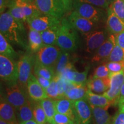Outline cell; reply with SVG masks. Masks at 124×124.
<instances>
[{"mask_svg": "<svg viewBox=\"0 0 124 124\" xmlns=\"http://www.w3.org/2000/svg\"><path fill=\"white\" fill-rule=\"evenodd\" d=\"M88 90L87 82L83 84H75L67 81V88L65 98L74 102L85 99Z\"/></svg>", "mask_w": 124, "mask_h": 124, "instance_id": "obj_17", "label": "cell"}, {"mask_svg": "<svg viewBox=\"0 0 124 124\" xmlns=\"http://www.w3.org/2000/svg\"><path fill=\"white\" fill-rule=\"evenodd\" d=\"M28 46L30 50L33 52H37L43 46H44L41 33L38 31L29 28L28 32Z\"/></svg>", "mask_w": 124, "mask_h": 124, "instance_id": "obj_24", "label": "cell"}, {"mask_svg": "<svg viewBox=\"0 0 124 124\" xmlns=\"http://www.w3.org/2000/svg\"><path fill=\"white\" fill-rule=\"evenodd\" d=\"M70 62V54L69 52L62 51L60 56L55 67L56 75H60L62 73L66 67L69 65Z\"/></svg>", "mask_w": 124, "mask_h": 124, "instance_id": "obj_32", "label": "cell"}, {"mask_svg": "<svg viewBox=\"0 0 124 124\" xmlns=\"http://www.w3.org/2000/svg\"><path fill=\"white\" fill-rule=\"evenodd\" d=\"M77 1L89 3L103 9H108L110 4L106 0H77Z\"/></svg>", "mask_w": 124, "mask_h": 124, "instance_id": "obj_39", "label": "cell"}, {"mask_svg": "<svg viewBox=\"0 0 124 124\" xmlns=\"http://www.w3.org/2000/svg\"><path fill=\"white\" fill-rule=\"evenodd\" d=\"M9 13L15 19L21 22L42 15L35 3H30L24 0H13L9 6Z\"/></svg>", "mask_w": 124, "mask_h": 124, "instance_id": "obj_3", "label": "cell"}, {"mask_svg": "<svg viewBox=\"0 0 124 124\" xmlns=\"http://www.w3.org/2000/svg\"><path fill=\"white\" fill-rule=\"evenodd\" d=\"M46 91L48 98L55 100H59L56 80L55 77L53 79L51 80L50 85L46 89Z\"/></svg>", "mask_w": 124, "mask_h": 124, "instance_id": "obj_35", "label": "cell"}, {"mask_svg": "<svg viewBox=\"0 0 124 124\" xmlns=\"http://www.w3.org/2000/svg\"><path fill=\"white\" fill-rule=\"evenodd\" d=\"M65 9L66 13L70 12L72 9L74 0H62Z\"/></svg>", "mask_w": 124, "mask_h": 124, "instance_id": "obj_44", "label": "cell"}, {"mask_svg": "<svg viewBox=\"0 0 124 124\" xmlns=\"http://www.w3.org/2000/svg\"><path fill=\"white\" fill-rule=\"evenodd\" d=\"M91 107L93 116L95 124H112V118L106 108L100 107Z\"/></svg>", "mask_w": 124, "mask_h": 124, "instance_id": "obj_25", "label": "cell"}, {"mask_svg": "<svg viewBox=\"0 0 124 124\" xmlns=\"http://www.w3.org/2000/svg\"><path fill=\"white\" fill-rule=\"evenodd\" d=\"M110 77L105 78H95L91 77L87 80V86L89 90L98 94H103L110 87Z\"/></svg>", "mask_w": 124, "mask_h": 124, "instance_id": "obj_20", "label": "cell"}, {"mask_svg": "<svg viewBox=\"0 0 124 124\" xmlns=\"http://www.w3.org/2000/svg\"><path fill=\"white\" fill-rule=\"evenodd\" d=\"M115 43V35L111 34L94 52L91 62H98L101 60H106L110 55Z\"/></svg>", "mask_w": 124, "mask_h": 124, "instance_id": "obj_18", "label": "cell"}, {"mask_svg": "<svg viewBox=\"0 0 124 124\" xmlns=\"http://www.w3.org/2000/svg\"><path fill=\"white\" fill-rule=\"evenodd\" d=\"M56 124V123H55V124Z\"/></svg>", "mask_w": 124, "mask_h": 124, "instance_id": "obj_53", "label": "cell"}, {"mask_svg": "<svg viewBox=\"0 0 124 124\" xmlns=\"http://www.w3.org/2000/svg\"><path fill=\"white\" fill-rule=\"evenodd\" d=\"M0 124H12L10 122H9L7 121H5L3 119H0Z\"/></svg>", "mask_w": 124, "mask_h": 124, "instance_id": "obj_49", "label": "cell"}, {"mask_svg": "<svg viewBox=\"0 0 124 124\" xmlns=\"http://www.w3.org/2000/svg\"><path fill=\"white\" fill-rule=\"evenodd\" d=\"M36 101L33 103L34 120L38 124H46L48 123L47 118L45 111L40 103Z\"/></svg>", "mask_w": 124, "mask_h": 124, "instance_id": "obj_31", "label": "cell"}, {"mask_svg": "<svg viewBox=\"0 0 124 124\" xmlns=\"http://www.w3.org/2000/svg\"><path fill=\"white\" fill-rule=\"evenodd\" d=\"M85 99L92 107H100L108 109L112 105L111 101L103 94H95L90 90H88Z\"/></svg>", "mask_w": 124, "mask_h": 124, "instance_id": "obj_23", "label": "cell"}, {"mask_svg": "<svg viewBox=\"0 0 124 124\" xmlns=\"http://www.w3.org/2000/svg\"><path fill=\"white\" fill-rule=\"evenodd\" d=\"M106 24L108 31L113 35H117L124 31V23L109 7L108 9Z\"/></svg>", "mask_w": 124, "mask_h": 124, "instance_id": "obj_21", "label": "cell"}, {"mask_svg": "<svg viewBox=\"0 0 124 124\" xmlns=\"http://www.w3.org/2000/svg\"><path fill=\"white\" fill-rule=\"evenodd\" d=\"M48 123H49V122H48V123H47V124H48Z\"/></svg>", "mask_w": 124, "mask_h": 124, "instance_id": "obj_54", "label": "cell"}, {"mask_svg": "<svg viewBox=\"0 0 124 124\" xmlns=\"http://www.w3.org/2000/svg\"><path fill=\"white\" fill-rule=\"evenodd\" d=\"M106 65L110 71V74L118 73L124 71V62H108Z\"/></svg>", "mask_w": 124, "mask_h": 124, "instance_id": "obj_37", "label": "cell"}, {"mask_svg": "<svg viewBox=\"0 0 124 124\" xmlns=\"http://www.w3.org/2000/svg\"><path fill=\"white\" fill-rule=\"evenodd\" d=\"M59 25L40 32L44 46H57V34Z\"/></svg>", "mask_w": 124, "mask_h": 124, "instance_id": "obj_28", "label": "cell"}, {"mask_svg": "<svg viewBox=\"0 0 124 124\" xmlns=\"http://www.w3.org/2000/svg\"><path fill=\"white\" fill-rule=\"evenodd\" d=\"M0 32L10 43L27 48L25 29L23 23L15 19L9 12L0 16Z\"/></svg>", "mask_w": 124, "mask_h": 124, "instance_id": "obj_1", "label": "cell"}, {"mask_svg": "<svg viewBox=\"0 0 124 124\" xmlns=\"http://www.w3.org/2000/svg\"><path fill=\"white\" fill-rule=\"evenodd\" d=\"M77 30L71 25L67 18L63 17L59 25L57 34V46L63 51L72 52L79 44Z\"/></svg>", "mask_w": 124, "mask_h": 124, "instance_id": "obj_2", "label": "cell"}, {"mask_svg": "<svg viewBox=\"0 0 124 124\" xmlns=\"http://www.w3.org/2000/svg\"><path fill=\"white\" fill-rule=\"evenodd\" d=\"M15 108L7 101L5 98L1 97L0 103V117L12 124H17Z\"/></svg>", "mask_w": 124, "mask_h": 124, "instance_id": "obj_22", "label": "cell"}, {"mask_svg": "<svg viewBox=\"0 0 124 124\" xmlns=\"http://www.w3.org/2000/svg\"><path fill=\"white\" fill-rule=\"evenodd\" d=\"M0 77L8 86L17 84L19 78L17 62L0 55Z\"/></svg>", "mask_w": 124, "mask_h": 124, "instance_id": "obj_4", "label": "cell"}, {"mask_svg": "<svg viewBox=\"0 0 124 124\" xmlns=\"http://www.w3.org/2000/svg\"><path fill=\"white\" fill-rule=\"evenodd\" d=\"M72 9L81 16L97 23L103 18L105 14L103 8L77 0H74Z\"/></svg>", "mask_w": 124, "mask_h": 124, "instance_id": "obj_7", "label": "cell"}, {"mask_svg": "<svg viewBox=\"0 0 124 124\" xmlns=\"http://www.w3.org/2000/svg\"><path fill=\"white\" fill-rule=\"evenodd\" d=\"M71 121L70 118L67 116L58 112L54 116V121L57 124H69Z\"/></svg>", "mask_w": 124, "mask_h": 124, "instance_id": "obj_40", "label": "cell"}, {"mask_svg": "<svg viewBox=\"0 0 124 124\" xmlns=\"http://www.w3.org/2000/svg\"><path fill=\"white\" fill-rule=\"evenodd\" d=\"M67 19L71 25L81 33L91 32L97 28V22L83 17L74 10L69 15Z\"/></svg>", "mask_w": 124, "mask_h": 124, "instance_id": "obj_11", "label": "cell"}, {"mask_svg": "<svg viewBox=\"0 0 124 124\" xmlns=\"http://www.w3.org/2000/svg\"><path fill=\"white\" fill-rule=\"evenodd\" d=\"M40 103L46 113L48 122H49V124H55L54 116L57 113L55 100L49 98H46V99L40 101Z\"/></svg>", "mask_w": 124, "mask_h": 124, "instance_id": "obj_26", "label": "cell"}, {"mask_svg": "<svg viewBox=\"0 0 124 124\" xmlns=\"http://www.w3.org/2000/svg\"><path fill=\"white\" fill-rule=\"evenodd\" d=\"M33 57L30 55H25L18 60V84L22 87H27V82L31 74L32 66L33 64Z\"/></svg>", "mask_w": 124, "mask_h": 124, "instance_id": "obj_13", "label": "cell"}, {"mask_svg": "<svg viewBox=\"0 0 124 124\" xmlns=\"http://www.w3.org/2000/svg\"><path fill=\"white\" fill-rule=\"evenodd\" d=\"M106 60L113 62H124V51L116 43L114 44L110 55Z\"/></svg>", "mask_w": 124, "mask_h": 124, "instance_id": "obj_33", "label": "cell"}, {"mask_svg": "<svg viewBox=\"0 0 124 124\" xmlns=\"http://www.w3.org/2000/svg\"><path fill=\"white\" fill-rule=\"evenodd\" d=\"M62 52V49L55 46H44L36 52L35 61L55 69Z\"/></svg>", "mask_w": 124, "mask_h": 124, "instance_id": "obj_5", "label": "cell"}, {"mask_svg": "<svg viewBox=\"0 0 124 124\" xmlns=\"http://www.w3.org/2000/svg\"><path fill=\"white\" fill-rule=\"evenodd\" d=\"M55 78L56 80L59 99L65 98V94L67 88V81L59 75H55Z\"/></svg>", "mask_w": 124, "mask_h": 124, "instance_id": "obj_36", "label": "cell"}, {"mask_svg": "<svg viewBox=\"0 0 124 124\" xmlns=\"http://www.w3.org/2000/svg\"><path fill=\"white\" fill-rule=\"evenodd\" d=\"M27 90L29 97L34 101H40L48 98L46 90L40 85L36 77L32 74L28 80Z\"/></svg>", "mask_w": 124, "mask_h": 124, "instance_id": "obj_16", "label": "cell"}, {"mask_svg": "<svg viewBox=\"0 0 124 124\" xmlns=\"http://www.w3.org/2000/svg\"><path fill=\"white\" fill-rule=\"evenodd\" d=\"M27 1H28V2H29L30 3H34L35 0H27Z\"/></svg>", "mask_w": 124, "mask_h": 124, "instance_id": "obj_50", "label": "cell"}, {"mask_svg": "<svg viewBox=\"0 0 124 124\" xmlns=\"http://www.w3.org/2000/svg\"><path fill=\"white\" fill-rule=\"evenodd\" d=\"M34 3L43 15L62 20L66 13L62 0H35Z\"/></svg>", "mask_w": 124, "mask_h": 124, "instance_id": "obj_6", "label": "cell"}, {"mask_svg": "<svg viewBox=\"0 0 124 124\" xmlns=\"http://www.w3.org/2000/svg\"><path fill=\"white\" fill-rule=\"evenodd\" d=\"M112 124H124V113L119 111L112 119Z\"/></svg>", "mask_w": 124, "mask_h": 124, "instance_id": "obj_41", "label": "cell"}, {"mask_svg": "<svg viewBox=\"0 0 124 124\" xmlns=\"http://www.w3.org/2000/svg\"><path fill=\"white\" fill-rule=\"evenodd\" d=\"M10 2L9 0H0V13H4L5 9L7 8L8 6H9Z\"/></svg>", "mask_w": 124, "mask_h": 124, "instance_id": "obj_45", "label": "cell"}, {"mask_svg": "<svg viewBox=\"0 0 124 124\" xmlns=\"http://www.w3.org/2000/svg\"><path fill=\"white\" fill-rule=\"evenodd\" d=\"M118 105L119 107V111L124 113V100L119 101Z\"/></svg>", "mask_w": 124, "mask_h": 124, "instance_id": "obj_46", "label": "cell"}, {"mask_svg": "<svg viewBox=\"0 0 124 124\" xmlns=\"http://www.w3.org/2000/svg\"><path fill=\"white\" fill-rule=\"evenodd\" d=\"M54 70L55 69L53 68L44 66L36 61L34 62V72L36 77L40 76L52 80L56 75Z\"/></svg>", "mask_w": 124, "mask_h": 124, "instance_id": "obj_30", "label": "cell"}, {"mask_svg": "<svg viewBox=\"0 0 124 124\" xmlns=\"http://www.w3.org/2000/svg\"><path fill=\"white\" fill-rule=\"evenodd\" d=\"M107 1H108V2L109 3V4H111V3H112L113 1H114V0H106Z\"/></svg>", "mask_w": 124, "mask_h": 124, "instance_id": "obj_51", "label": "cell"}, {"mask_svg": "<svg viewBox=\"0 0 124 124\" xmlns=\"http://www.w3.org/2000/svg\"><path fill=\"white\" fill-rule=\"evenodd\" d=\"M61 20L47 15H41L27 21L29 28L41 32L60 24Z\"/></svg>", "mask_w": 124, "mask_h": 124, "instance_id": "obj_12", "label": "cell"}, {"mask_svg": "<svg viewBox=\"0 0 124 124\" xmlns=\"http://www.w3.org/2000/svg\"><path fill=\"white\" fill-rule=\"evenodd\" d=\"M110 71L106 64H103L96 68L93 78H105L109 77Z\"/></svg>", "mask_w": 124, "mask_h": 124, "instance_id": "obj_38", "label": "cell"}, {"mask_svg": "<svg viewBox=\"0 0 124 124\" xmlns=\"http://www.w3.org/2000/svg\"><path fill=\"white\" fill-rule=\"evenodd\" d=\"M20 124H38L35 121V120H31L28 121L23 122L22 123H20Z\"/></svg>", "mask_w": 124, "mask_h": 124, "instance_id": "obj_48", "label": "cell"}, {"mask_svg": "<svg viewBox=\"0 0 124 124\" xmlns=\"http://www.w3.org/2000/svg\"><path fill=\"white\" fill-rule=\"evenodd\" d=\"M79 124H90L93 117L92 108L86 99L74 102Z\"/></svg>", "mask_w": 124, "mask_h": 124, "instance_id": "obj_14", "label": "cell"}, {"mask_svg": "<svg viewBox=\"0 0 124 124\" xmlns=\"http://www.w3.org/2000/svg\"><path fill=\"white\" fill-rule=\"evenodd\" d=\"M0 54L12 60H15L17 58V54L10 43L1 33H0Z\"/></svg>", "mask_w": 124, "mask_h": 124, "instance_id": "obj_29", "label": "cell"}, {"mask_svg": "<svg viewBox=\"0 0 124 124\" xmlns=\"http://www.w3.org/2000/svg\"><path fill=\"white\" fill-rule=\"evenodd\" d=\"M39 82V83L44 89L46 90V88L48 87L51 84V80L45 78L44 77H40V76H36Z\"/></svg>", "mask_w": 124, "mask_h": 124, "instance_id": "obj_43", "label": "cell"}, {"mask_svg": "<svg viewBox=\"0 0 124 124\" xmlns=\"http://www.w3.org/2000/svg\"><path fill=\"white\" fill-rule=\"evenodd\" d=\"M109 8L124 23V0H114Z\"/></svg>", "mask_w": 124, "mask_h": 124, "instance_id": "obj_34", "label": "cell"}, {"mask_svg": "<svg viewBox=\"0 0 124 124\" xmlns=\"http://www.w3.org/2000/svg\"><path fill=\"white\" fill-rule=\"evenodd\" d=\"M17 117L20 123L34 120L33 103L29 101L26 104L21 106L17 110Z\"/></svg>", "mask_w": 124, "mask_h": 124, "instance_id": "obj_27", "label": "cell"}, {"mask_svg": "<svg viewBox=\"0 0 124 124\" xmlns=\"http://www.w3.org/2000/svg\"><path fill=\"white\" fill-rule=\"evenodd\" d=\"M115 35L116 43L120 46L124 51V31Z\"/></svg>", "mask_w": 124, "mask_h": 124, "instance_id": "obj_42", "label": "cell"}, {"mask_svg": "<svg viewBox=\"0 0 124 124\" xmlns=\"http://www.w3.org/2000/svg\"><path fill=\"white\" fill-rule=\"evenodd\" d=\"M24 1H27V0H24Z\"/></svg>", "mask_w": 124, "mask_h": 124, "instance_id": "obj_55", "label": "cell"}, {"mask_svg": "<svg viewBox=\"0 0 124 124\" xmlns=\"http://www.w3.org/2000/svg\"><path fill=\"white\" fill-rule=\"evenodd\" d=\"M89 69H86L83 72H78L71 62L66 67L64 70L59 76L66 81L75 84H83L87 82V77Z\"/></svg>", "mask_w": 124, "mask_h": 124, "instance_id": "obj_15", "label": "cell"}, {"mask_svg": "<svg viewBox=\"0 0 124 124\" xmlns=\"http://www.w3.org/2000/svg\"><path fill=\"white\" fill-rule=\"evenodd\" d=\"M5 98L16 110L26 104L29 101L25 89L17 83L8 87L6 89Z\"/></svg>", "mask_w": 124, "mask_h": 124, "instance_id": "obj_9", "label": "cell"}, {"mask_svg": "<svg viewBox=\"0 0 124 124\" xmlns=\"http://www.w3.org/2000/svg\"><path fill=\"white\" fill-rule=\"evenodd\" d=\"M56 108L57 112L67 116L71 120L79 124L76 111L74 108V101L67 98H63L59 100H55Z\"/></svg>", "mask_w": 124, "mask_h": 124, "instance_id": "obj_19", "label": "cell"}, {"mask_svg": "<svg viewBox=\"0 0 124 124\" xmlns=\"http://www.w3.org/2000/svg\"><path fill=\"white\" fill-rule=\"evenodd\" d=\"M109 77L110 87L103 95L111 101L112 105H117L118 104L121 89L124 83V71L110 74Z\"/></svg>", "mask_w": 124, "mask_h": 124, "instance_id": "obj_10", "label": "cell"}, {"mask_svg": "<svg viewBox=\"0 0 124 124\" xmlns=\"http://www.w3.org/2000/svg\"><path fill=\"white\" fill-rule=\"evenodd\" d=\"M81 34L84 42L85 51L90 54L94 53L108 39L104 31L94 30Z\"/></svg>", "mask_w": 124, "mask_h": 124, "instance_id": "obj_8", "label": "cell"}, {"mask_svg": "<svg viewBox=\"0 0 124 124\" xmlns=\"http://www.w3.org/2000/svg\"><path fill=\"white\" fill-rule=\"evenodd\" d=\"M123 100H124V83L123 85H122L121 89L120 100H119V101H122Z\"/></svg>", "mask_w": 124, "mask_h": 124, "instance_id": "obj_47", "label": "cell"}, {"mask_svg": "<svg viewBox=\"0 0 124 124\" xmlns=\"http://www.w3.org/2000/svg\"><path fill=\"white\" fill-rule=\"evenodd\" d=\"M69 124H77V123H76L75 122H74V121H71V122Z\"/></svg>", "mask_w": 124, "mask_h": 124, "instance_id": "obj_52", "label": "cell"}]
</instances>
